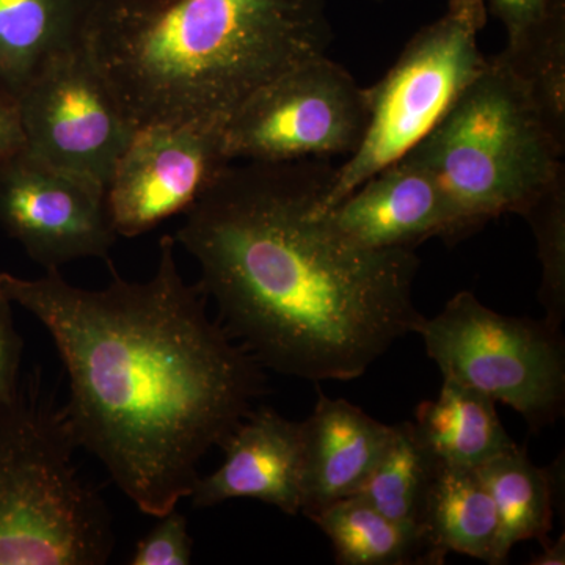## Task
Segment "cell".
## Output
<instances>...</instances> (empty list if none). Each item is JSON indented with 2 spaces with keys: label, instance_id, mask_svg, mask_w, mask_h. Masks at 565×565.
<instances>
[{
  "label": "cell",
  "instance_id": "cell-1",
  "mask_svg": "<svg viewBox=\"0 0 565 565\" xmlns=\"http://www.w3.org/2000/svg\"><path fill=\"white\" fill-rule=\"evenodd\" d=\"M104 289L0 273V296L50 332L70 382L62 407L79 448L143 514L191 497L199 465L222 448L266 388L264 367L207 313V296L177 263L173 236L159 241L156 274L122 278L109 262Z\"/></svg>",
  "mask_w": 565,
  "mask_h": 565
},
{
  "label": "cell",
  "instance_id": "cell-2",
  "mask_svg": "<svg viewBox=\"0 0 565 565\" xmlns=\"http://www.w3.org/2000/svg\"><path fill=\"white\" fill-rule=\"evenodd\" d=\"M334 173L327 159L232 162L173 236L230 337L313 384L360 377L424 318L415 250L356 247L327 222Z\"/></svg>",
  "mask_w": 565,
  "mask_h": 565
},
{
  "label": "cell",
  "instance_id": "cell-3",
  "mask_svg": "<svg viewBox=\"0 0 565 565\" xmlns=\"http://www.w3.org/2000/svg\"><path fill=\"white\" fill-rule=\"evenodd\" d=\"M332 41L327 0H98L85 47L137 128L223 129Z\"/></svg>",
  "mask_w": 565,
  "mask_h": 565
},
{
  "label": "cell",
  "instance_id": "cell-4",
  "mask_svg": "<svg viewBox=\"0 0 565 565\" xmlns=\"http://www.w3.org/2000/svg\"><path fill=\"white\" fill-rule=\"evenodd\" d=\"M79 448L40 370L0 401V565H104L106 501L73 463Z\"/></svg>",
  "mask_w": 565,
  "mask_h": 565
},
{
  "label": "cell",
  "instance_id": "cell-5",
  "mask_svg": "<svg viewBox=\"0 0 565 565\" xmlns=\"http://www.w3.org/2000/svg\"><path fill=\"white\" fill-rule=\"evenodd\" d=\"M564 151L525 85L494 55L408 152L434 174L465 236L522 215L565 172Z\"/></svg>",
  "mask_w": 565,
  "mask_h": 565
},
{
  "label": "cell",
  "instance_id": "cell-6",
  "mask_svg": "<svg viewBox=\"0 0 565 565\" xmlns=\"http://www.w3.org/2000/svg\"><path fill=\"white\" fill-rule=\"evenodd\" d=\"M487 14L484 0H448L445 13L405 44L393 68L370 88L366 136L337 167L322 210L407 154L451 110L486 68L478 39Z\"/></svg>",
  "mask_w": 565,
  "mask_h": 565
},
{
  "label": "cell",
  "instance_id": "cell-7",
  "mask_svg": "<svg viewBox=\"0 0 565 565\" xmlns=\"http://www.w3.org/2000/svg\"><path fill=\"white\" fill-rule=\"evenodd\" d=\"M415 333L444 379L509 405L531 430L563 416L564 341L544 319L497 313L462 291L440 313L423 318Z\"/></svg>",
  "mask_w": 565,
  "mask_h": 565
},
{
  "label": "cell",
  "instance_id": "cell-8",
  "mask_svg": "<svg viewBox=\"0 0 565 565\" xmlns=\"http://www.w3.org/2000/svg\"><path fill=\"white\" fill-rule=\"evenodd\" d=\"M371 95L329 55L253 93L223 128L230 161L291 162L352 156L370 125Z\"/></svg>",
  "mask_w": 565,
  "mask_h": 565
},
{
  "label": "cell",
  "instance_id": "cell-9",
  "mask_svg": "<svg viewBox=\"0 0 565 565\" xmlns=\"http://www.w3.org/2000/svg\"><path fill=\"white\" fill-rule=\"evenodd\" d=\"M18 107L28 154L104 189L137 129L85 44L41 71Z\"/></svg>",
  "mask_w": 565,
  "mask_h": 565
},
{
  "label": "cell",
  "instance_id": "cell-10",
  "mask_svg": "<svg viewBox=\"0 0 565 565\" xmlns=\"http://www.w3.org/2000/svg\"><path fill=\"white\" fill-rule=\"evenodd\" d=\"M223 129L182 122L139 126L106 184L118 237H137L184 214L230 166Z\"/></svg>",
  "mask_w": 565,
  "mask_h": 565
},
{
  "label": "cell",
  "instance_id": "cell-11",
  "mask_svg": "<svg viewBox=\"0 0 565 565\" xmlns=\"http://www.w3.org/2000/svg\"><path fill=\"white\" fill-rule=\"evenodd\" d=\"M106 189L22 152L0 170V228L44 270L109 258L117 233Z\"/></svg>",
  "mask_w": 565,
  "mask_h": 565
},
{
  "label": "cell",
  "instance_id": "cell-12",
  "mask_svg": "<svg viewBox=\"0 0 565 565\" xmlns=\"http://www.w3.org/2000/svg\"><path fill=\"white\" fill-rule=\"evenodd\" d=\"M322 211L341 236L367 250H415L433 237L463 236L440 184L411 152Z\"/></svg>",
  "mask_w": 565,
  "mask_h": 565
},
{
  "label": "cell",
  "instance_id": "cell-13",
  "mask_svg": "<svg viewBox=\"0 0 565 565\" xmlns=\"http://www.w3.org/2000/svg\"><path fill=\"white\" fill-rule=\"evenodd\" d=\"M222 449L221 467L196 479L189 497L193 508L250 498L288 515L302 512V422H291L269 407L253 408Z\"/></svg>",
  "mask_w": 565,
  "mask_h": 565
},
{
  "label": "cell",
  "instance_id": "cell-14",
  "mask_svg": "<svg viewBox=\"0 0 565 565\" xmlns=\"http://www.w3.org/2000/svg\"><path fill=\"white\" fill-rule=\"evenodd\" d=\"M302 426L305 516L359 492L393 435V426L322 392Z\"/></svg>",
  "mask_w": 565,
  "mask_h": 565
},
{
  "label": "cell",
  "instance_id": "cell-15",
  "mask_svg": "<svg viewBox=\"0 0 565 565\" xmlns=\"http://www.w3.org/2000/svg\"><path fill=\"white\" fill-rule=\"evenodd\" d=\"M98 0H0V92L20 98L47 65L84 46Z\"/></svg>",
  "mask_w": 565,
  "mask_h": 565
},
{
  "label": "cell",
  "instance_id": "cell-16",
  "mask_svg": "<svg viewBox=\"0 0 565 565\" xmlns=\"http://www.w3.org/2000/svg\"><path fill=\"white\" fill-rule=\"evenodd\" d=\"M494 404L487 394L444 379L437 399L416 408L415 433L438 467L478 470L516 446Z\"/></svg>",
  "mask_w": 565,
  "mask_h": 565
},
{
  "label": "cell",
  "instance_id": "cell-17",
  "mask_svg": "<svg viewBox=\"0 0 565 565\" xmlns=\"http://www.w3.org/2000/svg\"><path fill=\"white\" fill-rule=\"evenodd\" d=\"M422 530L435 555L448 553L498 565L500 519L478 470L438 467L427 493Z\"/></svg>",
  "mask_w": 565,
  "mask_h": 565
},
{
  "label": "cell",
  "instance_id": "cell-18",
  "mask_svg": "<svg viewBox=\"0 0 565 565\" xmlns=\"http://www.w3.org/2000/svg\"><path fill=\"white\" fill-rule=\"evenodd\" d=\"M563 471V460H556L550 468L537 467L519 445L478 468L500 519V564L508 561L519 542L546 541V534L552 531Z\"/></svg>",
  "mask_w": 565,
  "mask_h": 565
},
{
  "label": "cell",
  "instance_id": "cell-19",
  "mask_svg": "<svg viewBox=\"0 0 565 565\" xmlns=\"http://www.w3.org/2000/svg\"><path fill=\"white\" fill-rule=\"evenodd\" d=\"M332 542L343 565L444 564L423 530L401 525L352 494L308 516Z\"/></svg>",
  "mask_w": 565,
  "mask_h": 565
},
{
  "label": "cell",
  "instance_id": "cell-20",
  "mask_svg": "<svg viewBox=\"0 0 565 565\" xmlns=\"http://www.w3.org/2000/svg\"><path fill=\"white\" fill-rule=\"evenodd\" d=\"M498 55L525 85L553 136L565 145V0H552L544 17L508 39Z\"/></svg>",
  "mask_w": 565,
  "mask_h": 565
},
{
  "label": "cell",
  "instance_id": "cell-21",
  "mask_svg": "<svg viewBox=\"0 0 565 565\" xmlns=\"http://www.w3.org/2000/svg\"><path fill=\"white\" fill-rule=\"evenodd\" d=\"M435 471L437 463L419 441L414 423L396 424L384 455L355 494L393 522L422 530Z\"/></svg>",
  "mask_w": 565,
  "mask_h": 565
},
{
  "label": "cell",
  "instance_id": "cell-22",
  "mask_svg": "<svg viewBox=\"0 0 565 565\" xmlns=\"http://www.w3.org/2000/svg\"><path fill=\"white\" fill-rule=\"evenodd\" d=\"M522 217L530 223L542 266L539 300L544 321L561 332L565 319V172L561 173Z\"/></svg>",
  "mask_w": 565,
  "mask_h": 565
},
{
  "label": "cell",
  "instance_id": "cell-23",
  "mask_svg": "<svg viewBox=\"0 0 565 565\" xmlns=\"http://www.w3.org/2000/svg\"><path fill=\"white\" fill-rule=\"evenodd\" d=\"M193 541L188 519L173 509L159 516V523L140 539L134 550L132 565H189L192 563Z\"/></svg>",
  "mask_w": 565,
  "mask_h": 565
},
{
  "label": "cell",
  "instance_id": "cell-24",
  "mask_svg": "<svg viewBox=\"0 0 565 565\" xmlns=\"http://www.w3.org/2000/svg\"><path fill=\"white\" fill-rule=\"evenodd\" d=\"M24 341L13 318V303L0 296V401L9 399L20 385Z\"/></svg>",
  "mask_w": 565,
  "mask_h": 565
},
{
  "label": "cell",
  "instance_id": "cell-25",
  "mask_svg": "<svg viewBox=\"0 0 565 565\" xmlns=\"http://www.w3.org/2000/svg\"><path fill=\"white\" fill-rule=\"evenodd\" d=\"M487 11L498 18L508 32V39L516 35L544 17L552 0H484Z\"/></svg>",
  "mask_w": 565,
  "mask_h": 565
},
{
  "label": "cell",
  "instance_id": "cell-26",
  "mask_svg": "<svg viewBox=\"0 0 565 565\" xmlns=\"http://www.w3.org/2000/svg\"><path fill=\"white\" fill-rule=\"evenodd\" d=\"M25 151L18 102L0 92V170Z\"/></svg>",
  "mask_w": 565,
  "mask_h": 565
},
{
  "label": "cell",
  "instance_id": "cell-27",
  "mask_svg": "<svg viewBox=\"0 0 565 565\" xmlns=\"http://www.w3.org/2000/svg\"><path fill=\"white\" fill-rule=\"evenodd\" d=\"M541 555L534 557L531 564L534 565H563L565 563V537L561 535L559 541L552 542L546 539L542 542Z\"/></svg>",
  "mask_w": 565,
  "mask_h": 565
}]
</instances>
